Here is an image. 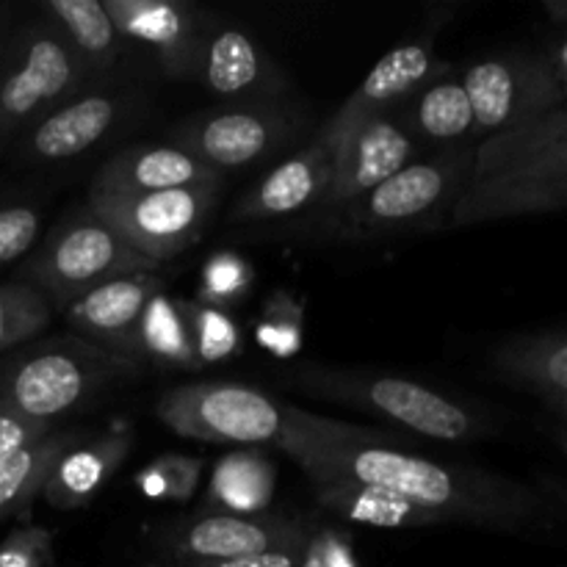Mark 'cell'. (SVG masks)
Instances as JSON below:
<instances>
[{
	"instance_id": "cell-9",
	"label": "cell",
	"mask_w": 567,
	"mask_h": 567,
	"mask_svg": "<svg viewBox=\"0 0 567 567\" xmlns=\"http://www.w3.org/2000/svg\"><path fill=\"white\" fill-rule=\"evenodd\" d=\"M221 186L172 188L155 194H89L86 208L120 233L138 255L166 264L186 252L208 225Z\"/></svg>"
},
{
	"instance_id": "cell-40",
	"label": "cell",
	"mask_w": 567,
	"mask_h": 567,
	"mask_svg": "<svg viewBox=\"0 0 567 567\" xmlns=\"http://www.w3.org/2000/svg\"><path fill=\"white\" fill-rule=\"evenodd\" d=\"M543 11H546V17L554 25L567 28V0H546V3H543Z\"/></svg>"
},
{
	"instance_id": "cell-25",
	"label": "cell",
	"mask_w": 567,
	"mask_h": 567,
	"mask_svg": "<svg viewBox=\"0 0 567 567\" xmlns=\"http://www.w3.org/2000/svg\"><path fill=\"white\" fill-rule=\"evenodd\" d=\"M493 369L509 385L540 396L567 391V330L509 338L493 352Z\"/></svg>"
},
{
	"instance_id": "cell-26",
	"label": "cell",
	"mask_w": 567,
	"mask_h": 567,
	"mask_svg": "<svg viewBox=\"0 0 567 567\" xmlns=\"http://www.w3.org/2000/svg\"><path fill=\"white\" fill-rule=\"evenodd\" d=\"M524 164H567V109L554 111L520 131L476 144L471 181Z\"/></svg>"
},
{
	"instance_id": "cell-29",
	"label": "cell",
	"mask_w": 567,
	"mask_h": 567,
	"mask_svg": "<svg viewBox=\"0 0 567 567\" xmlns=\"http://www.w3.org/2000/svg\"><path fill=\"white\" fill-rule=\"evenodd\" d=\"M144 354L161 360V363L183 365V369L199 365L181 302H169V299L164 297V291H161L158 297H153V302L144 310L142 358Z\"/></svg>"
},
{
	"instance_id": "cell-11",
	"label": "cell",
	"mask_w": 567,
	"mask_h": 567,
	"mask_svg": "<svg viewBox=\"0 0 567 567\" xmlns=\"http://www.w3.org/2000/svg\"><path fill=\"white\" fill-rule=\"evenodd\" d=\"M136 111L131 92L116 83H94L33 122L6 153L20 164H61L89 153Z\"/></svg>"
},
{
	"instance_id": "cell-33",
	"label": "cell",
	"mask_w": 567,
	"mask_h": 567,
	"mask_svg": "<svg viewBox=\"0 0 567 567\" xmlns=\"http://www.w3.org/2000/svg\"><path fill=\"white\" fill-rule=\"evenodd\" d=\"M53 532L44 526H17L0 543V567H50Z\"/></svg>"
},
{
	"instance_id": "cell-38",
	"label": "cell",
	"mask_w": 567,
	"mask_h": 567,
	"mask_svg": "<svg viewBox=\"0 0 567 567\" xmlns=\"http://www.w3.org/2000/svg\"><path fill=\"white\" fill-rule=\"evenodd\" d=\"M543 55L548 59V66H551L559 92H563V109H567V37L557 39Z\"/></svg>"
},
{
	"instance_id": "cell-34",
	"label": "cell",
	"mask_w": 567,
	"mask_h": 567,
	"mask_svg": "<svg viewBox=\"0 0 567 567\" xmlns=\"http://www.w3.org/2000/svg\"><path fill=\"white\" fill-rule=\"evenodd\" d=\"M153 468L158 471L161 480L166 485V498H175V502H186L192 498V493L197 491L199 468L203 463L192 457H181V454H166L153 463Z\"/></svg>"
},
{
	"instance_id": "cell-17",
	"label": "cell",
	"mask_w": 567,
	"mask_h": 567,
	"mask_svg": "<svg viewBox=\"0 0 567 567\" xmlns=\"http://www.w3.org/2000/svg\"><path fill=\"white\" fill-rule=\"evenodd\" d=\"M338 144L321 127L299 153L260 177L233 208V221H271L324 205L336 175Z\"/></svg>"
},
{
	"instance_id": "cell-8",
	"label": "cell",
	"mask_w": 567,
	"mask_h": 567,
	"mask_svg": "<svg viewBox=\"0 0 567 567\" xmlns=\"http://www.w3.org/2000/svg\"><path fill=\"white\" fill-rule=\"evenodd\" d=\"M460 81L471 100L480 144L563 111V92L543 53L487 55L465 66Z\"/></svg>"
},
{
	"instance_id": "cell-37",
	"label": "cell",
	"mask_w": 567,
	"mask_h": 567,
	"mask_svg": "<svg viewBox=\"0 0 567 567\" xmlns=\"http://www.w3.org/2000/svg\"><path fill=\"white\" fill-rule=\"evenodd\" d=\"M305 551H308V548H305ZM305 551L291 548V551L255 554V557L225 559V563H192L186 567H299L305 563Z\"/></svg>"
},
{
	"instance_id": "cell-15",
	"label": "cell",
	"mask_w": 567,
	"mask_h": 567,
	"mask_svg": "<svg viewBox=\"0 0 567 567\" xmlns=\"http://www.w3.org/2000/svg\"><path fill=\"white\" fill-rule=\"evenodd\" d=\"M161 291L164 280L155 271L116 277L78 297L64 310L66 324L81 336V341L138 363L144 310Z\"/></svg>"
},
{
	"instance_id": "cell-36",
	"label": "cell",
	"mask_w": 567,
	"mask_h": 567,
	"mask_svg": "<svg viewBox=\"0 0 567 567\" xmlns=\"http://www.w3.org/2000/svg\"><path fill=\"white\" fill-rule=\"evenodd\" d=\"M53 424H44V421H31L20 413H11V410L0 408V460L6 454L17 452V449L28 446V443L39 441V437L50 435Z\"/></svg>"
},
{
	"instance_id": "cell-30",
	"label": "cell",
	"mask_w": 567,
	"mask_h": 567,
	"mask_svg": "<svg viewBox=\"0 0 567 567\" xmlns=\"http://www.w3.org/2000/svg\"><path fill=\"white\" fill-rule=\"evenodd\" d=\"M53 319V305L25 280L0 286V354L33 341Z\"/></svg>"
},
{
	"instance_id": "cell-1",
	"label": "cell",
	"mask_w": 567,
	"mask_h": 567,
	"mask_svg": "<svg viewBox=\"0 0 567 567\" xmlns=\"http://www.w3.org/2000/svg\"><path fill=\"white\" fill-rule=\"evenodd\" d=\"M277 446L310 482L347 480L377 487L437 515L443 524L518 532L551 513L546 496L524 482L421 457L377 432L293 404H282Z\"/></svg>"
},
{
	"instance_id": "cell-12",
	"label": "cell",
	"mask_w": 567,
	"mask_h": 567,
	"mask_svg": "<svg viewBox=\"0 0 567 567\" xmlns=\"http://www.w3.org/2000/svg\"><path fill=\"white\" fill-rule=\"evenodd\" d=\"M131 48H142L169 78H194L210 17L186 0H103Z\"/></svg>"
},
{
	"instance_id": "cell-5",
	"label": "cell",
	"mask_w": 567,
	"mask_h": 567,
	"mask_svg": "<svg viewBox=\"0 0 567 567\" xmlns=\"http://www.w3.org/2000/svg\"><path fill=\"white\" fill-rule=\"evenodd\" d=\"M138 363L103 352L81 338L33 349L0 365V408L53 424L109 382L133 377Z\"/></svg>"
},
{
	"instance_id": "cell-32",
	"label": "cell",
	"mask_w": 567,
	"mask_h": 567,
	"mask_svg": "<svg viewBox=\"0 0 567 567\" xmlns=\"http://www.w3.org/2000/svg\"><path fill=\"white\" fill-rule=\"evenodd\" d=\"M42 230V208L31 199L0 203V271L20 264L37 247Z\"/></svg>"
},
{
	"instance_id": "cell-14",
	"label": "cell",
	"mask_w": 567,
	"mask_h": 567,
	"mask_svg": "<svg viewBox=\"0 0 567 567\" xmlns=\"http://www.w3.org/2000/svg\"><path fill=\"white\" fill-rule=\"evenodd\" d=\"M308 526L275 515L205 513L183 520L172 535V548L192 563H225V559L255 557V554L291 551L310 546Z\"/></svg>"
},
{
	"instance_id": "cell-16",
	"label": "cell",
	"mask_w": 567,
	"mask_h": 567,
	"mask_svg": "<svg viewBox=\"0 0 567 567\" xmlns=\"http://www.w3.org/2000/svg\"><path fill=\"white\" fill-rule=\"evenodd\" d=\"M554 210H567V164L507 166L471 181L460 203L454 205L449 225H487Z\"/></svg>"
},
{
	"instance_id": "cell-22",
	"label": "cell",
	"mask_w": 567,
	"mask_h": 567,
	"mask_svg": "<svg viewBox=\"0 0 567 567\" xmlns=\"http://www.w3.org/2000/svg\"><path fill=\"white\" fill-rule=\"evenodd\" d=\"M133 449V432L127 426L100 435L94 441L75 443L55 463L53 474L44 482V502L61 513L81 509L109 485Z\"/></svg>"
},
{
	"instance_id": "cell-2",
	"label": "cell",
	"mask_w": 567,
	"mask_h": 567,
	"mask_svg": "<svg viewBox=\"0 0 567 567\" xmlns=\"http://www.w3.org/2000/svg\"><path fill=\"white\" fill-rule=\"evenodd\" d=\"M293 388L338 404H352L371 415L404 426L421 437L441 443H474L487 437L496 424L485 410L446 396L419 380L396 374L302 369L288 377Z\"/></svg>"
},
{
	"instance_id": "cell-10",
	"label": "cell",
	"mask_w": 567,
	"mask_h": 567,
	"mask_svg": "<svg viewBox=\"0 0 567 567\" xmlns=\"http://www.w3.org/2000/svg\"><path fill=\"white\" fill-rule=\"evenodd\" d=\"M299 131L297 116L282 105L233 103L188 116L172 131L175 147L186 150L205 166L225 175L230 169L258 164L291 142Z\"/></svg>"
},
{
	"instance_id": "cell-19",
	"label": "cell",
	"mask_w": 567,
	"mask_h": 567,
	"mask_svg": "<svg viewBox=\"0 0 567 567\" xmlns=\"http://www.w3.org/2000/svg\"><path fill=\"white\" fill-rule=\"evenodd\" d=\"M197 78L210 94L236 103H264L286 86L280 66L244 28L214 20L199 48Z\"/></svg>"
},
{
	"instance_id": "cell-27",
	"label": "cell",
	"mask_w": 567,
	"mask_h": 567,
	"mask_svg": "<svg viewBox=\"0 0 567 567\" xmlns=\"http://www.w3.org/2000/svg\"><path fill=\"white\" fill-rule=\"evenodd\" d=\"M75 432H50L0 460V520L25 515L33 498L44 491L55 463L75 446Z\"/></svg>"
},
{
	"instance_id": "cell-24",
	"label": "cell",
	"mask_w": 567,
	"mask_h": 567,
	"mask_svg": "<svg viewBox=\"0 0 567 567\" xmlns=\"http://www.w3.org/2000/svg\"><path fill=\"white\" fill-rule=\"evenodd\" d=\"M316 493V502L327 513L338 515L343 520H352L360 526H374V529H426V526H441L443 520L393 493L377 491V487L358 485L347 480H321L310 482Z\"/></svg>"
},
{
	"instance_id": "cell-23",
	"label": "cell",
	"mask_w": 567,
	"mask_h": 567,
	"mask_svg": "<svg viewBox=\"0 0 567 567\" xmlns=\"http://www.w3.org/2000/svg\"><path fill=\"white\" fill-rule=\"evenodd\" d=\"M396 114L402 116L404 127L419 142V147L421 144L441 150L471 147L468 142L476 138L471 100L454 70L432 78L402 109H396Z\"/></svg>"
},
{
	"instance_id": "cell-35",
	"label": "cell",
	"mask_w": 567,
	"mask_h": 567,
	"mask_svg": "<svg viewBox=\"0 0 567 567\" xmlns=\"http://www.w3.org/2000/svg\"><path fill=\"white\" fill-rule=\"evenodd\" d=\"M249 266L236 255H216L205 269V293L214 297H236L247 288Z\"/></svg>"
},
{
	"instance_id": "cell-4",
	"label": "cell",
	"mask_w": 567,
	"mask_h": 567,
	"mask_svg": "<svg viewBox=\"0 0 567 567\" xmlns=\"http://www.w3.org/2000/svg\"><path fill=\"white\" fill-rule=\"evenodd\" d=\"M476 147L419 155L341 214L352 238H382L449 225L454 205L474 177Z\"/></svg>"
},
{
	"instance_id": "cell-13",
	"label": "cell",
	"mask_w": 567,
	"mask_h": 567,
	"mask_svg": "<svg viewBox=\"0 0 567 567\" xmlns=\"http://www.w3.org/2000/svg\"><path fill=\"white\" fill-rule=\"evenodd\" d=\"M419 153V142L410 136L396 111L371 116L363 125L354 127L338 147L336 175H332V186L321 208L341 216L349 205L363 199L388 177L413 164Z\"/></svg>"
},
{
	"instance_id": "cell-3",
	"label": "cell",
	"mask_w": 567,
	"mask_h": 567,
	"mask_svg": "<svg viewBox=\"0 0 567 567\" xmlns=\"http://www.w3.org/2000/svg\"><path fill=\"white\" fill-rule=\"evenodd\" d=\"M89 86L94 81L86 66L44 17L33 11L14 22L0 53V153L33 122Z\"/></svg>"
},
{
	"instance_id": "cell-20",
	"label": "cell",
	"mask_w": 567,
	"mask_h": 567,
	"mask_svg": "<svg viewBox=\"0 0 567 567\" xmlns=\"http://www.w3.org/2000/svg\"><path fill=\"white\" fill-rule=\"evenodd\" d=\"M192 186H221V175L175 144H138L111 155L89 194H155Z\"/></svg>"
},
{
	"instance_id": "cell-31",
	"label": "cell",
	"mask_w": 567,
	"mask_h": 567,
	"mask_svg": "<svg viewBox=\"0 0 567 567\" xmlns=\"http://www.w3.org/2000/svg\"><path fill=\"white\" fill-rule=\"evenodd\" d=\"M181 308L188 321L194 354H197L199 363H216V360H225L236 352L241 338H238V327L230 316L208 308V305L181 302Z\"/></svg>"
},
{
	"instance_id": "cell-6",
	"label": "cell",
	"mask_w": 567,
	"mask_h": 567,
	"mask_svg": "<svg viewBox=\"0 0 567 567\" xmlns=\"http://www.w3.org/2000/svg\"><path fill=\"white\" fill-rule=\"evenodd\" d=\"M158 269V264L138 255L120 233L83 208L61 221L42 247L33 249L17 280L31 282L53 308L66 310L78 297L103 282Z\"/></svg>"
},
{
	"instance_id": "cell-28",
	"label": "cell",
	"mask_w": 567,
	"mask_h": 567,
	"mask_svg": "<svg viewBox=\"0 0 567 567\" xmlns=\"http://www.w3.org/2000/svg\"><path fill=\"white\" fill-rule=\"evenodd\" d=\"M275 471L266 460L252 454H236L221 460L210 482V502L216 513L258 515L269 504Z\"/></svg>"
},
{
	"instance_id": "cell-39",
	"label": "cell",
	"mask_w": 567,
	"mask_h": 567,
	"mask_svg": "<svg viewBox=\"0 0 567 567\" xmlns=\"http://www.w3.org/2000/svg\"><path fill=\"white\" fill-rule=\"evenodd\" d=\"M546 399L548 408L557 413L559 419V430H557V441L563 446V452L567 454V391L565 393H551V396H543Z\"/></svg>"
},
{
	"instance_id": "cell-18",
	"label": "cell",
	"mask_w": 567,
	"mask_h": 567,
	"mask_svg": "<svg viewBox=\"0 0 567 567\" xmlns=\"http://www.w3.org/2000/svg\"><path fill=\"white\" fill-rule=\"evenodd\" d=\"M452 66L435 55L426 42H404L382 55L358 89L343 100L341 109L327 120L324 131L341 147L343 138L377 114H391L402 109L419 89H424L432 78L443 75Z\"/></svg>"
},
{
	"instance_id": "cell-41",
	"label": "cell",
	"mask_w": 567,
	"mask_h": 567,
	"mask_svg": "<svg viewBox=\"0 0 567 567\" xmlns=\"http://www.w3.org/2000/svg\"><path fill=\"white\" fill-rule=\"evenodd\" d=\"M11 25H14V20H11V9L6 3H0V53H3V42L6 37H9Z\"/></svg>"
},
{
	"instance_id": "cell-21",
	"label": "cell",
	"mask_w": 567,
	"mask_h": 567,
	"mask_svg": "<svg viewBox=\"0 0 567 567\" xmlns=\"http://www.w3.org/2000/svg\"><path fill=\"white\" fill-rule=\"evenodd\" d=\"M37 14L61 33L94 83H114L131 44L114 28L103 0H44Z\"/></svg>"
},
{
	"instance_id": "cell-7",
	"label": "cell",
	"mask_w": 567,
	"mask_h": 567,
	"mask_svg": "<svg viewBox=\"0 0 567 567\" xmlns=\"http://www.w3.org/2000/svg\"><path fill=\"white\" fill-rule=\"evenodd\" d=\"M175 435L225 446H277L282 404L238 382H192L166 391L155 408Z\"/></svg>"
}]
</instances>
